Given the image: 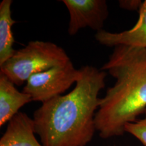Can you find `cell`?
Listing matches in <instances>:
<instances>
[{"mask_svg": "<svg viewBox=\"0 0 146 146\" xmlns=\"http://www.w3.org/2000/svg\"><path fill=\"white\" fill-rule=\"evenodd\" d=\"M79 70L70 92L43 103L33 113L35 132L43 146H86L97 131L98 96L107 73L89 65Z\"/></svg>", "mask_w": 146, "mask_h": 146, "instance_id": "cell-1", "label": "cell"}, {"mask_svg": "<svg viewBox=\"0 0 146 146\" xmlns=\"http://www.w3.org/2000/svg\"><path fill=\"white\" fill-rule=\"evenodd\" d=\"M116 80L100 98L95 116L102 139L122 136L146 110V49L119 45L101 68Z\"/></svg>", "mask_w": 146, "mask_h": 146, "instance_id": "cell-2", "label": "cell"}, {"mask_svg": "<svg viewBox=\"0 0 146 146\" xmlns=\"http://www.w3.org/2000/svg\"><path fill=\"white\" fill-rule=\"evenodd\" d=\"M70 60L66 51L56 43L31 41L0 66V73L15 85H22L36 73L64 64Z\"/></svg>", "mask_w": 146, "mask_h": 146, "instance_id": "cell-3", "label": "cell"}, {"mask_svg": "<svg viewBox=\"0 0 146 146\" xmlns=\"http://www.w3.org/2000/svg\"><path fill=\"white\" fill-rule=\"evenodd\" d=\"M79 76L80 70L70 60L64 64L32 75L25 83L23 91L31 97L33 101L43 104L61 96L76 83Z\"/></svg>", "mask_w": 146, "mask_h": 146, "instance_id": "cell-4", "label": "cell"}, {"mask_svg": "<svg viewBox=\"0 0 146 146\" xmlns=\"http://www.w3.org/2000/svg\"><path fill=\"white\" fill-rule=\"evenodd\" d=\"M62 2L70 15L68 33L70 36L86 27L96 32L103 29L109 15L106 0H62Z\"/></svg>", "mask_w": 146, "mask_h": 146, "instance_id": "cell-5", "label": "cell"}, {"mask_svg": "<svg viewBox=\"0 0 146 146\" xmlns=\"http://www.w3.org/2000/svg\"><path fill=\"white\" fill-rule=\"evenodd\" d=\"M96 41L106 47L119 45L146 49V0L139 10L137 21L132 29L120 33L102 30L95 35Z\"/></svg>", "mask_w": 146, "mask_h": 146, "instance_id": "cell-6", "label": "cell"}, {"mask_svg": "<svg viewBox=\"0 0 146 146\" xmlns=\"http://www.w3.org/2000/svg\"><path fill=\"white\" fill-rule=\"evenodd\" d=\"M0 146H43L35 137L34 123L26 113L19 112L8 122L0 139Z\"/></svg>", "mask_w": 146, "mask_h": 146, "instance_id": "cell-7", "label": "cell"}, {"mask_svg": "<svg viewBox=\"0 0 146 146\" xmlns=\"http://www.w3.org/2000/svg\"><path fill=\"white\" fill-rule=\"evenodd\" d=\"M29 95L16 88L15 84L0 73V126L2 127L19 112L24 106L32 102Z\"/></svg>", "mask_w": 146, "mask_h": 146, "instance_id": "cell-8", "label": "cell"}, {"mask_svg": "<svg viewBox=\"0 0 146 146\" xmlns=\"http://www.w3.org/2000/svg\"><path fill=\"white\" fill-rule=\"evenodd\" d=\"M12 0H3L0 3V66L15 54L14 38L12 27L16 22L12 19Z\"/></svg>", "mask_w": 146, "mask_h": 146, "instance_id": "cell-9", "label": "cell"}, {"mask_svg": "<svg viewBox=\"0 0 146 146\" xmlns=\"http://www.w3.org/2000/svg\"><path fill=\"white\" fill-rule=\"evenodd\" d=\"M144 117L125 126V133L135 137L144 146H146V110Z\"/></svg>", "mask_w": 146, "mask_h": 146, "instance_id": "cell-10", "label": "cell"}, {"mask_svg": "<svg viewBox=\"0 0 146 146\" xmlns=\"http://www.w3.org/2000/svg\"><path fill=\"white\" fill-rule=\"evenodd\" d=\"M143 1L140 0H120L119 5L122 9L130 11L139 10Z\"/></svg>", "mask_w": 146, "mask_h": 146, "instance_id": "cell-11", "label": "cell"}]
</instances>
